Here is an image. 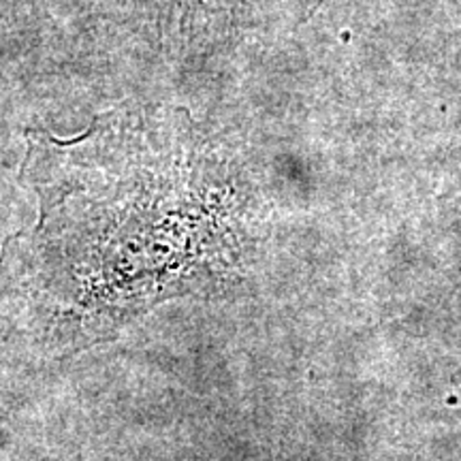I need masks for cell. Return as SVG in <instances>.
<instances>
[{
    "instance_id": "1",
    "label": "cell",
    "mask_w": 461,
    "mask_h": 461,
    "mask_svg": "<svg viewBox=\"0 0 461 461\" xmlns=\"http://www.w3.org/2000/svg\"><path fill=\"white\" fill-rule=\"evenodd\" d=\"M26 173L41 216L3 248L0 302L43 353H84L158 303L224 291L210 216L137 157L31 137Z\"/></svg>"
},
{
    "instance_id": "2",
    "label": "cell",
    "mask_w": 461,
    "mask_h": 461,
    "mask_svg": "<svg viewBox=\"0 0 461 461\" xmlns=\"http://www.w3.org/2000/svg\"><path fill=\"white\" fill-rule=\"evenodd\" d=\"M455 380H457V383H461V372L457 374V378H455Z\"/></svg>"
}]
</instances>
